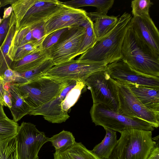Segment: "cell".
I'll return each mask as SVG.
<instances>
[{
    "mask_svg": "<svg viewBox=\"0 0 159 159\" xmlns=\"http://www.w3.org/2000/svg\"><path fill=\"white\" fill-rule=\"evenodd\" d=\"M11 21V16L6 19H3L0 25V47L7 35L10 27Z\"/></svg>",
    "mask_w": 159,
    "mask_h": 159,
    "instance_id": "32",
    "label": "cell"
},
{
    "mask_svg": "<svg viewBox=\"0 0 159 159\" xmlns=\"http://www.w3.org/2000/svg\"><path fill=\"white\" fill-rule=\"evenodd\" d=\"M131 26L138 37L159 55V32L150 15L132 17Z\"/></svg>",
    "mask_w": 159,
    "mask_h": 159,
    "instance_id": "15",
    "label": "cell"
},
{
    "mask_svg": "<svg viewBox=\"0 0 159 159\" xmlns=\"http://www.w3.org/2000/svg\"><path fill=\"white\" fill-rule=\"evenodd\" d=\"M54 66L53 62L49 58L34 69L23 72H16L15 80L12 83L23 84L32 81L45 75Z\"/></svg>",
    "mask_w": 159,
    "mask_h": 159,
    "instance_id": "23",
    "label": "cell"
},
{
    "mask_svg": "<svg viewBox=\"0 0 159 159\" xmlns=\"http://www.w3.org/2000/svg\"><path fill=\"white\" fill-rule=\"evenodd\" d=\"M107 66L101 62L73 59L54 66L45 75L62 80L83 81L95 72L106 70Z\"/></svg>",
    "mask_w": 159,
    "mask_h": 159,
    "instance_id": "12",
    "label": "cell"
},
{
    "mask_svg": "<svg viewBox=\"0 0 159 159\" xmlns=\"http://www.w3.org/2000/svg\"><path fill=\"white\" fill-rule=\"evenodd\" d=\"M106 71L111 78L123 84L139 85L159 89V77L139 73L122 60L107 65Z\"/></svg>",
    "mask_w": 159,
    "mask_h": 159,
    "instance_id": "14",
    "label": "cell"
},
{
    "mask_svg": "<svg viewBox=\"0 0 159 159\" xmlns=\"http://www.w3.org/2000/svg\"><path fill=\"white\" fill-rule=\"evenodd\" d=\"M16 137L18 159H39V150L49 139L34 124L25 122L19 126Z\"/></svg>",
    "mask_w": 159,
    "mask_h": 159,
    "instance_id": "10",
    "label": "cell"
},
{
    "mask_svg": "<svg viewBox=\"0 0 159 159\" xmlns=\"http://www.w3.org/2000/svg\"><path fill=\"white\" fill-rule=\"evenodd\" d=\"M8 86L12 102V106L10 110L13 120L17 122L23 116L29 114L32 109L22 98L15 85L10 83Z\"/></svg>",
    "mask_w": 159,
    "mask_h": 159,
    "instance_id": "19",
    "label": "cell"
},
{
    "mask_svg": "<svg viewBox=\"0 0 159 159\" xmlns=\"http://www.w3.org/2000/svg\"><path fill=\"white\" fill-rule=\"evenodd\" d=\"M83 81L90 90L93 103L104 105L118 112L119 101L117 86L106 70L95 72Z\"/></svg>",
    "mask_w": 159,
    "mask_h": 159,
    "instance_id": "8",
    "label": "cell"
},
{
    "mask_svg": "<svg viewBox=\"0 0 159 159\" xmlns=\"http://www.w3.org/2000/svg\"><path fill=\"white\" fill-rule=\"evenodd\" d=\"M68 28H64L57 30L46 36L42 42V48L44 50H48L57 42L62 34Z\"/></svg>",
    "mask_w": 159,
    "mask_h": 159,
    "instance_id": "31",
    "label": "cell"
},
{
    "mask_svg": "<svg viewBox=\"0 0 159 159\" xmlns=\"http://www.w3.org/2000/svg\"><path fill=\"white\" fill-rule=\"evenodd\" d=\"M90 113L92 122L96 126L119 132L135 128L152 131L153 126L141 119L129 116L115 111L101 104L93 103Z\"/></svg>",
    "mask_w": 159,
    "mask_h": 159,
    "instance_id": "7",
    "label": "cell"
},
{
    "mask_svg": "<svg viewBox=\"0 0 159 159\" xmlns=\"http://www.w3.org/2000/svg\"><path fill=\"white\" fill-rule=\"evenodd\" d=\"M114 80L119 101L118 112L129 116L138 118L152 125L159 126V113L148 109L135 96L127 85Z\"/></svg>",
    "mask_w": 159,
    "mask_h": 159,
    "instance_id": "11",
    "label": "cell"
},
{
    "mask_svg": "<svg viewBox=\"0 0 159 159\" xmlns=\"http://www.w3.org/2000/svg\"><path fill=\"white\" fill-rule=\"evenodd\" d=\"M62 4L57 0H13L10 5L16 18V30L43 25Z\"/></svg>",
    "mask_w": 159,
    "mask_h": 159,
    "instance_id": "5",
    "label": "cell"
},
{
    "mask_svg": "<svg viewBox=\"0 0 159 159\" xmlns=\"http://www.w3.org/2000/svg\"><path fill=\"white\" fill-rule=\"evenodd\" d=\"M147 159H159V142L151 151Z\"/></svg>",
    "mask_w": 159,
    "mask_h": 159,
    "instance_id": "34",
    "label": "cell"
},
{
    "mask_svg": "<svg viewBox=\"0 0 159 159\" xmlns=\"http://www.w3.org/2000/svg\"><path fill=\"white\" fill-rule=\"evenodd\" d=\"M132 18L130 14L125 12L118 18L115 27L77 60L101 62L107 65L121 60L123 43Z\"/></svg>",
    "mask_w": 159,
    "mask_h": 159,
    "instance_id": "1",
    "label": "cell"
},
{
    "mask_svg": "<svg viewBox=\"0 0 159 159\" xmlns=\"http://www.w3.org/2000/svg\"><path fill=\"white\" fill-rule=\"evenodd\" d=\"M16 72L9 68L6 70L3 73L2 77V82L4 86L13 83L15 80Z\"/></svg>",
    "mask_w": 159,
    "mask_h": 159,
    "instance_id": "33",
    "label": "cell"
},
{
    "mask_svg": "<svg viewBox=\"0 0 159 159\" xmlns=\"http://www.w3.org/2000/svg\"><path fill=\"white\" fill-rule=\"evenodd\" d=\"M119 132L120 137L108 159H147L157 144L151 130L133 128Z\"/></svg>",
    "mask_w": 159,
    "mask_h": 159,
    "instance_id": "4",
    "label": "cell"
},
{
    "mask_svg": "<svg viewBox=\"0 0 159 159\" xmlns=\"http://www.w3.org/2000/svg\"><path fill=\"white\" fill-rule=\"evenodd\" d=\"M153 5L150 0L132 1L131 7L133 16L141 17L150 15L149 9Z\"/></svg>",
    "mask_w": 159,
    "mask_h": 159,
    "instance_id": "30",
    "label": "cell"
},
{
    "mask_svg": "<svg viewBox=\"0 0 159 159\" xmlns=\"http://www.w3.org/2000/svg\"><path fill=\"white\" fill-rule=\"evenodd\" d=\"M5 91V90L4 86L2 82L0 80V101L3 106H6L3 100V94Z\"/></svg>",
    "mask_w": 159,
    "mask_h": 159,
    "instance_id": "37",
    "label": "cell"
},
{
    "mask_svg": "<svg viewBox=\"0 0 159 159\" xmlns=\"http://www.w3.org/2000/svg\"><path fill=\"white\" fill-rule=\"evenodd\" d=\"M87 13L83 9L72 8L62 3L59 10L44 22L42 26L43 37L61 29L82 26L88 17Z\"/></svg>",
    "mask_w": 159,
    "mask_h": 159,
    "instance_id": "13",
    "label": "cell"
},
{
    "mask_svg": "<svg viewBox=\"0 0 159 159\" xmlns=\"http://www.w3.org/2000/svg\"><path fill=\"white\" fill-rule=\"evenodd\" d=\"M49 58L47 50L40 48L20 60L12 61L10 68L18 72L34 69Z\"/></svg>",
    "mask_w": 159,
    "mask_h": 159,
    "instance_id": "18",
    "label": "cell"
},
{
    "mask_svg": "<svg viewBox=\"0 0 159 159\" xmlns=\"http://www.w3.org/2000/svg\"><path fill=\"white\" fill-rule=\"evenodd\" d=\"M106 134L101 142L96 145L92 150L101 159H108L117 142L116 131L108 129H104Z\"/></svg>",
    "mask_w": 159,
    "mask_h": 159,
    "instance_id": "22",
    "label": "cell"
},
{
    "mask_svg": "<svg viewBox=\"0 0 159 159\" xmlns=\"http://www.w3.org/2000/svg\"><path fill=\"white\" fill-rule=\"evenodd\" d=\"M3 19H2L0 17V25L2 23V21H3Z\"/></svg>",
    "mask_w": 159,
    "mask_h": 159,
    "instance_id": "40",
    "label": "cell"
},
{
    "mask_svg": "<svg viewBox=\"0 0 159 159\" xmlns=\"http://www.w3.org/2000/svg\"><path fill=\"white\" fill-rule=\"evenodd\" d=\"M3 106L0 101V119L5 118L7 117L4 112Z\"/></svg>",
    "mask_w": 159,
    "mask_h": 159,
    "instance_id": "39",
    "label": "cell"
},
{
    "mask_svg": "<svg viewBox=\"0 0 159 159\" xmlns=\"http://www.w3.org/2000/svg\"><path fill=\"white\" fill-rule=\"evenodd\" d=\"M16 18L13 11L11 15V23L9 31L4 42L0 47V80L2 83V75L6 70L10 68L12 61L8 57L7 54L16 31Z\"/></svg>",
    "mask_w": 159,
    "mask_h": 159,
    "instance_id": "20",
    "label": "cell"
},
{
    "mask_svg": "<svg viewBox=\"0 0 159 159\" xmlns=\"http://www.w3.org/2000/svg\"><path fill=\"white\" fill-rule=\"evenodd\" d=\"M114 2V0H73L61 2L65 5L75 9L86 6L95 7L97 9L96 12L107 15Z\"/></svg>",
    "mask_w": 159,
    "mask_h": 159,
    "instance_id": "24",
    "label": "cell"
},
{
    "mask_svg": "<svg viewBox=\"0 0 159 159\" xmlns=\"http://www.w3.org/2000/svg\"><path fill=\"white\" fill-rule=\"evenodd\" d=\"M93 22L88 17L86 22L82 25L85 32L81 43L79 55L91 48L97 42L93 28Z\"/></svg>",
    "mask_w": 159,
    "mask_h": 159,
    "instance_id": "27",
    "label": "cell"
},
{
    "mask_svg": "<svg viewBox=\"0 0 159 159\" xmlns=\"http://www.w3.org/2000/svg\"><path fill=\"white\" fill-rule=\"evenodd\" d=\"M85 32L82 26L68 28L57 42L47 50L55 65L74 59L79 55Z\"/></svg>",
    "mask_w": 159,
    "mask_h": 159,
    "instance_id": "9",
    "label": "cell"
},
{
    "mask_svg": "<svg viewBox=\"0 0 159 159\" xmlns=\"http://www.w3.org/2000/svg\"><path fill=\"white\" fill-rule=\"evenodd\" d=\"M85 86L82 81L67 80L57 96L47 103L31 110L29 114L42 116L45 120L52 123L64 122L70 117L68 110L77 102Z\"/></svg>",
    "mask_w": 159,
    "mask_h": 159,
    "instance_id": "3",
    "label": "cell"
},
{
    "mask_svg": "<svg viewBox=\"0 0 159 159\" xmlns=\"http://www.w3.org/2000/svg\"><path fill=\"white\" fill-rule=\"evenodd\" d=\"M45 37L35 40L24 44L10 48L8 57L12 61L20 60L25 56L33 53L40 48Z\"/></svg>",
    "mask_w": 159,
    "mask_h": 159,
    "instance_id": "25",
    "label": "cell"
},
{
    "mask_svg": "<svg viewBox=\"0 0 159 159\" xmlns=\"http://www.w3.org/2000/svg\"><path fill=\"white\" fill-rule=\"evenodd\" d=\"M0 159H18L16 135L0 139Z\"/></svg>",
    "mask_w": 159,
    "mask_h": 159,
    "instance_id": "28",
    "label": "cell"
},
{
    "mask_svg": "<svg viewBox=\"0 0 159 159\" xmlns=\"http://www.w3.org/2000/svg\"><path fill=\"white\" fill-rule=\"evenodd\" d=\"M13 11V9L11 6L4 9L3 19H5L9 17Z\"/></svg>",
    "mask_w": 159,
    "mask_h": 159,
    "instance_id": "36",
    "label": "cell"
},
{
    "mask_svg": "<svg viewBox=\"0 0 159 159\" xmlns=\"http://www.w3.org/2000/svg\"><path fill=\"white\" fill-rule=\"evenodd\" d=\"M54 159H101L81 142H76L65 150L53 153Z\"/></svg>",
    "mask_w": 159,
    "mask_h": 159,
    "instance_id": "21",
    "label": "cell"
},
{
    "mask_svg": "<svg viewBox=\"0 0 159 159\" xmlns=\"http://www.w3.org/2000/svg\"><path fill=\"white\" fill-rule=\"evenodd\" d=\"M121 53V60L133 69L144 75L159 77V55L138 37L131 24L124 39Z\"/></svg>",
    "mask_w": 159,
    "mask_h": 159,
    "instance_id": "2",
    "label": "cell"
},
{
    "mask_svg": "<svg viewBox=\"0 0 159 159\" xmlns=\"http://www.w3.org/2000/svg\"><path fill=\"white\" fill-rule=\"evenodd\" d=\"M19 126L17 122L7 117L0 119V139H3L16 135Z\"/></svg>",
    "mask_w": 159,
    "mask_h": 159,
    "instance_id": "29",
    "label": "cell"
},
{
    "mask_svg": "<svg viewBox=\"0 0 159 159\" xmlns=\"http://www.w3.org/2000/svg\"><path fill=\"white\" fill-rule=\"evenodd\" d=\"M3 100L6 106L11 108L12 106V102L10 93L8 89L5 90L3 94Z\"/></svg>",
    "mask_w": 159,
    "mask_h": 159,
    "instance_id": "35",
    "label": "cell"
},
{
    "mask_svg": "<svg viewBox=\"0 0 159 159\" xmlns=\"http://www.w3.org/2000/svg\"><path fill=\"white\" fill-rule=\"evenodd\" d=\"M66 82L44 75L26 83L12 84L32 110L47 103L57 96Z\"/></svg>",
    "mask_w": 159,
    "mask_h": 159,
    "instance_id": "6",
    "label": "cell"
},
{
    "mask_svg": "<svg viewBox=\"0 0 159 159\" xmlns=\"http://www.w3.org/2000/svg\"><path fill=\"white\" fill-rule=\"evenodd\" d=\"M48 141L54 148L56 153L65 150L76 142L72 133L65 130L49 138Z\"/></svg>",
    "mask_w": 159,
    "mask_h": 159,
    "instance_id": "26",
    "label": "cell"
},
{
    "mask_svg": "<svg viewBox=\"0 0 159 159\" xmlns=\"http://www.w3.org/2000/svg\"><path fill=\"white\" fill-rule=\"evenodd\" d=\"M127 85L144 106L159 113V89L139 85Z\"/></svg>",
    "mask_w": 159,
    "mask_h": 159,
    "instance_id": "16",
    "label": "cell"
},
{
    "mask_svg": "<svg viewBox=\"0 0 159 159\" xmlns=\"http://www.w3.org/2000/svg\"><path fill=\"white\" fill-rule=\"evenodd\" d=\"M12 1L13 0H0V9L7 5L11 4Z\"/></svg>",
    "mask_w": 159,
    "mask_h": 159,
    "instance_id": "38",
    "label": "cell"
},
{
    "mask_svg": "<svg viewBox=\"0 0 159 159\" xmlns=\"http://www.w3.org/2000/svg\"><path fill=\"white\" fill-rule=\"evenodd\" d=\"M87 16L93 22V28L97 41L105 36L116 26L117 16H108L96 11L87 13Z\"/></svg>",
    "mask_w": 159,
    "mask_h": 159,
    "instance_id": "17",
    "label": "cell"
}]
</instances>
